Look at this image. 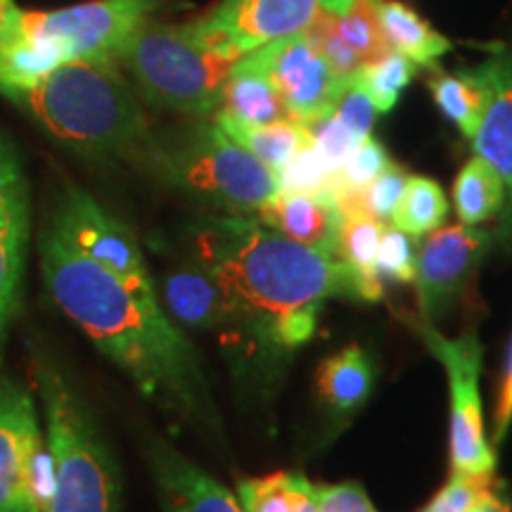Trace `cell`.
<instances>
[{
    "mask_svg": "<svg viewBox=\"0 0 512 512\" xmlns=\"http://www.w3.org/2000/svg\"><path fill=\"white\" fill-rule=\"evenodd\" d=\"M486 86V107L472 138L475 152L484 157L505 183V207L501 211V240L512 249V53L491 55L477 67Z\"/></svg>",
    "mask_w": 512,
    "mask_h": 512,
    "instance_id": "obj_14",
    "label": "cell"
},
{
    "mask_svg": "<svg viewBox=\"0 0 512 512\" xmlns=\"http://www.w3.org/2000/svg\"><path fill=\"white\" fill-rule=\"evenodd\" d=\"M48 498L50 456L34 399L17 384H0V512H43Z\"/></svg>",
    "mask_w": 512,
    "mask_h": 512,
    "instance_id": "obj_8",
    "label": "cell"
},
{
    "mask_svg": "<svg viewBox=\"0 0 512 512\" xmlns=\"http://www.w3.org/2000/svg\"><path fill=\"white\" fill-rule=\"evenodd\" d=\"M240 55L200 34L195 22L159 24L147 19L119 60L152 105L192 117L216 114L223 86Z\"/></svg>",
    "mask_w": 512,
    "mask_h": 512,
    "instance_id": "obj_4",
    "label": "cell"
},
{
    "mask_svg": "<svg viewBox=\"0 0 512 512\" xmlns=\"http://www.w3.org/2000/svg\"><path fill=\"white\" fill-rule=\"evenodd\" d=\"M318 512H377L366 491L358 484H320L313 486Z\"/></svg>",
    "mask_w": 512,
    "mask_h": 512,
    "instance_id": "obj_40",
    "label": "cell"
},
{
    "mask_svg": "<svg viewBox=\"0 0 512 512\" xmlns=\"http://www.w3.org/2000/svg\"><path fill=\"white\" fill-rule=\"evenodd\" d=\"M446 216L448 200L444 188L434 178L408 176L392 214V226L413 238H425L427 233L444 226Z\"/></svg>",
    "mask_w": 512,
    "mask_h": 512,
    "instance_id": "obj_24",
    "label": "cell"
},
{
    "mask_svg": "<svg viewBox=\"0 0 512 512\" xmlns=\"http://www.w3.org/2000/svg\"><path fill=\"white\" fill-rule=\"evenodd\" d=\"M384 223L370 214H344L339 216L337 256L351 271L368 280L377 278V247H380Z\"/></svg>",
    "mask_w": 512,
    "mask_h": 512,
    "instance_id": "obj_27",
    "label": "cell"
},
{
    "mask_svg": "<svg viewBox=\"0 0 512 512\" xmlns=\"http://www.w3.org/2000/svg\"><path fill=\"white\" fill-rule=\"evenodd\" d=\"M354 0H221L195 27L209 43L235 55L302 34L320 15H344Z\"/></svg>",
    "mask_w": 512,
    "mask_h": 512,
    "instance_id": "obj_10",
    "label": "cell"
},
{
    "mask_svg": "<svg viewBox=\"0 0 512 512\" xmlns=\"http://www.w3.org/2000/svg\"><path fill=\"white\" fill-rule=\"evenodd\" d=\"M335 29L363 64L392 53L377 22V0H354L344 15L335 17Z\"/></svg>",
    "mask_w": 512,
    "mask_h": 512,
    "instance_id": "obj_30",
    "label": "cell"
},
{
    "mask_svg": "<svg viewBox=\"0 0 512 512\" xmlns=\"http://www.w3.org/2000/svg\"><path fill=\"white\" fill-rule=\"evenodd\" d=\"M235 143L264 162L268 169L278 174V169L290 159L299 147L309 143V133L297 119L273 121L266 126H230L219 124Z\"/></svg>",
    "mask_w": 512,
    "mask_h": 512,
    "instance_id": "obj_25",
    "label": "cell"
},
{
    "mask_svg": "<svg viewBox=\"0 0 512 512\" xmlns=\"http://www.w3.org/2000/svg\"><path fill=\"white\" fill-rule=\"evenodd\" d=\"M24 245H27V219L0 226V342L17 309L24 271Z\"/></svg>",
    "mask_w": 512,
    "mask_h": 512,
    "instance_id": "obj_29",
    "label": "cell"
},
{
    "mask_svg": "<svg viewBox=\"0 0 512 512\" xmlns=\"http://www.w3.org/2000/svg\"><path fill=\"white\" fill-rule=\"evenodd\" d=\"M453 207L465 226H482L501 216L505 207V183L484 157L475 155L458 171L453 181Z\"/></svg>",
    "mask_w": 512,
    "mask_h": 512,
    "instance_id": "obj_22",
    "label": "cell"
},
{
    "mask_svg": "<svg viewBox=\"0 0 512 512\" xmlns=\"http://www.w3.org/2000/svg\"><path fill=\"white\" fill-rule=\"evenodd\" d=\"M470 512H512L510 498L503 494V486L498 479H494V482L477 496V501L472 503Z\"/></svg>",
    "mask_w": 512,
    "mask_h": 512,
    "instance_id": "obj_42",
    "label": "cell"
},
{
    "mask_svg": "<svg viewBox=\"0 0 512 512\" xmlns=\"http://www.w3.org/2000/svg\"><path fill=\"white\" fill-rule=\"evenodd\" d=\"M309 489V479L297 472H275L242 482L240 503L245 512H299Z\"/></svg>",
    "mask_w": 512,
    "mask_h": 512,
    "instance_id": "obj_28",
    "label": "cell"
},
{
    "mask_svg": "<svg viewBox=\"0 0 512 512\" xmlns=\"http://www.w3.org/2000/svg\"><path fill=\"white\" fill-rule=\"evenodd\" d=\"M195 249V259L226 285L261 337L280 316L320 311L328 299H382L380 280L361 278L339 256L299 245L256 216L207 219L197 228Z\"/></svg>",
    "mask_w": 512,
    "mask_h": 512,
    "instance_id": "obj_2",
    "label": "cell"
},
{
    "mask_svg": "<svg viewBox=\"0 0 512 512\" xmlns=\"http://www.w3.org/2000/svg\"><path fill=\"white\" fill-rule=\"evenodd\" d=\"M389 162L392 159H389L380 140H375L373 136L363 138L356 150L351 152V157L344 162L342 169L330 174L328 192L332 197L349 195V192H363L387 169Z\"/></svg>",
    "mask_w": 512,
    "mask_h": 512,
    "instance_id": "obj_31",
    "label": "cell"
},
{
    "mask_svg": "<svg viewBox=\"0 0 512 512\" xmlns=\"http://www.w3.org/2000/svg\"><path fill=\"white\" fill-rule=\"evenodd\" d=\"M155 5L157 0H91L50 12L19 10V24L31 34L67 41L74 60L117 62Z\"/></svg>",
    "mask_w": 512,
    "mask_h": 512,
    "instance_id": "obj_9",
    "label": "cell"
},
{
    "mask_svg": "<svg viewBox=\"0 0 512 512\" xmlns=\"http://www.w3.org/2000/svg\"><path fill=\"white\" fill-rule=\"evenodd\" d=\"M375 384V366L358 344L344 347L320 363L316 389L320 401L335 415H351L368 401Z\"/></svg>",
    "mask_w": 512,
    "mask_h": 512,
    "instance_id": "obj_20",
    "label": "cell"
},
{
    "mask_svg": "<svg viewBox=\"0 0 512 512\" xmlns=\"http://www.w3.org/2000/svg\"><path fill=\"white\" fill-rule=\"evenodd\" d=\"M335 114L361 140L370 136V131H373L375 119H377V110H375L373 100H370L368 95L361 91V88L354 86V83H347V88H344L342 95H339V100L335 105Z\"/></svg>",
    "mask_w": 512,
    "mask_h": 512,
    "instance_id": "obj_39",
    "label": "cell"
},
{
    "mask_svg": "<svg viewBox=\"0 0 512 512\" xmlns=\"http://www.w3.org/2000/svg\"><path fill=\"white\" fill-rule=\"evenodd\" d=\"M48 422L50 498L43 512H119V475L86 411L60 373L38 375Z\"/></svg>",
    "mask_w": 512,
    "mask_h": 512,
    "instance_id": "obj_5",
    "label": "cell"
},
{
    "mask_svg": "<svg viewBox=\"0 0 512 512\" xmlns=\"http://www.w3.org/2000/svg\"><path fill=\"white\" fill-rule=\"evenodd\" d=\"M74 53L67 41L55 36L31 34L22 29L19 15L10 34L0 41V93L10 95L29 91L53 74L64 62H72Z\"/></svg>",
    "mask_w": 512,
    "mask_h": 512,
    "instance_id": "obj_18",
    "label": "cell"
},
{
    "mask_svg": "<svg viewBox=\"0 0 512 512\" xmlns=\"http://www.w3.org/2000/svg\"><path fill=\"white\" fill-rule=\"evenodd\" d=\"M313 41V46L320 50V55L330 62V67L335 69L339 79L349 81L358 69L363 67V62L358 60L354 50L342 41V36L335 29V15H320L309 29L302 31Z\"/></svg>",
    "mask_w": 512,
    "mask_h": 512,
    "instance_id": "obj_36",
    "label": "cell"
},
{
    "mask_svg": "<svg viewBox=\"0 0 512 512\" xmlns=\"http://www.w3.org/2000/svg\"><path fill=\"white\" fill-rule=\"evenodd\" d=\"M432 100L439 112L463 133L465 138H475L479 121L486 107V86L477 67L463 69L456 74H434L430 81Z\"/></svg>",
    "mask_w": 512,
    "mask_h": 512,
    "instance_id": "obj_23",
    "label": "cell"
},
{
    "mask_svg": "<svg viewBox=\"0 0 512 512\" xmlns=\"http://www.w3.org/2000/svg\"><path fill=\"white\" fill-rule=\"evenodd\" d=\"M17 219H27V190L17 150L0 136V226Z\"/></svg>",
    "mask_w": 512,
    "mask_h": 512,
    "instance_id": "obj_35",
    "label": "cell"
},
{
    "mask_svg": "<svg viewBox=\"0 0 512 512\" xmlns=\"http://www.w3.org/2000/svg\"><path fill=\"white\" fill-rule=\"evenodd\" d=\"M406 181H408L406 169L399 164L389 162L387 169H384L382 174L361 192L363 209H366L368 214L377 221H382V223L392 221V214H394L396 204H399L403 188H406Z\"/></svg>",
    "mask_w": 512,
    "mask_h": 512,
    "instance_id": "obj_37",
    "label": "cell"
},
{
    "mask_svg": "<svg viewBox=\"0 0 512 512\" xmlns=\"http://www.w3.org/2000/svg\"><path fill=\"white\" fill-rule=\"evenodd\" d=\"M152 465L166 512H245L240 498L171 446H155Z\"/></svg>",
    "mask_w": 512,
    "mask_h": 512,
    "instance_id": "obj_17",
    "label": "cell"
},
{
    "mask_svg": "<svg viewBox=\"0 0 512 512\" xmlns=\"http://www.w3.org/2000/svg\"><path fill=\"white\" fill-rule=\"evenodd\" d=\"M512 425V339L508 354H505V368L501 380V392H498L496 401V415H494V441L501 444Z\"/></svg>",
    "mask_w": 512,
    "mask_h": 512,
    "instance_id": "obj_41",
    "label": "cell"
},
{
    "mask_svg": "<svg viewBox=\"0 0 512 512\" xmlns=\"http://www.w3.org/2000/svg\"><path fill=\"white\" fill-rule=\"evenodd\" d=\"M164 304L181 325L195 330L235 328L247 323L245 313L226 285L202 261L181 266L164 278Z\"/></svg>",
    "mask_w": 512,
    "mask_h": 512,
    "instance_id": "obj_15",
    "label": "cell"
},
{
    "mask_svg": "<svg viewBox=\"0 0 512 512\" xmlns=\"http://www.w3.org/2000/svg\"><path fill=\"white\" fill-rule=\"evenodd\" d=\"M19 10L15 8L12 0H0V41L10 34V29L15 27Z\"/></svg>",
    "mask_w": 512,
    "mask_h": 512,
    "instance_id": "obj_43",
    "label": "cell"
},
{
    "mask_svg": "<svg viewBox=\"0 0 512 512\" xmlns=\"http://www.w3.org/2000/svg\"><path fill=\"white\" fill-rule=\"evenodd\" d=\"M283 119H292V114L278 88L264 74L242 67L238 60L223 86L219 110L214 114L216 124L266 126Z\"/></svg>",
    "mask_w": 512,
    "mask_h": 512,
    "instance_id": "obj_19",
    "label": "cell"
},
{
    "mask_svg": "<svg viewBox=\"0 0 512 512\" xmlns=\"http://www.w3.org/2000/svg\"><path fill=\"white\" fill-rule=\"evenodd\" d=\"M425 347L444 366L451 392V470L460 475H494L496 451L484 430L479 375L484 349L475 332L463 337H446L434 330L432 320L408 318Z\"/></svg>",
    "mask_w": 512,
    "mask_h": 512,
    "instance_id": "obj_7",
    "label": "cell"
},
{
    "mask_svg": "<svg viewBox=\"0 0 512 512\" xmlns=\"http://www.w3.org/2000/svg\"><path fill=\"white\" fill-rule=\"evenodd\" d=\"M330 169L320 157L316 145L309 143L299 147L294 155L278 169L280 192H299V195H318L328 190Z\"/></svg>",
    "mask_w": 512,
    "mask_h": 512,
    "instance_id": "obj_32",
    "label": "cell"
},
{
    "mask_svg": "<svg viewBox=\"0 0 512 512\" xmlns=\"http://www.w3.org/2000/svg\"><path fill=\"white\" fill-rule=\"evenodd\" d=\"M377 22L389 48L408 57L415 67H434L453 48L444 34L401 0H377Z\"/></svg>",
    "mask_w": 512,
    "mask_h": 512,
    "instance_id": "obj_21",
    "label": "cell"
},
{
    "mask_svg": "<svg viewBox=\"0 0 512 512\" xmlns=\"http://www.w3.org/2000/svg\"><path fill=\"white\" fill-rule=\"evenodd\" d=\"M494 479V475H460V472H453L444 489L427 503V508L422 512H470L477 496Z\"/></svg>",
    "mask_w": 512,
    "mask_h": 512,
    "instance_id": "obj_38",
    "label": "cell"
},
{
    "mask_svg": "<svg viewBox=\"0 0 512 512\" xmlns=\"http://www.w3.org/2000/svg\"><path fill=\"white\" fill-rule=\"evenodd\" d=\"M256 219L299 245L337 256L339 209L328 190L318 195L278 192L261 204Z\"/></svg>",
    "mask_w": 512,
    "mask_h": 512,
    "instance_id": "obj_16",
    "label": "cell"
},
{
    "mask_svg": "<svg viewBox=\"0 0 512 512\" xmlns=\"http://www.w3.org/2000/svg\"><path fill=\"white\" fill-rule=\"evenodd\" d=\"M377 278L394 280V283H413L418 273V245L413 235L399 228H384L380 247H377Z\"/></svg>",
    "mask_w": 512,
    "mask_h": 512,
    "instance_id": "obj_34",
    "label": "cell"
},
{
    "mask_svg": "<svg viewBox=\"0 0 512 512\" xmlns=\"http://www.w3.org/2000/svg\"><path fill=\"white\" fill-rule=\"evenodd\" d=\"M159 169L176 188L233 216H252L278 195V174L216 124L195 126L159 155Z\"/></svg>",
    "mask_w": 512,
    "mask_h": 512,
    "instance_id": "obj_6",
    "label": "cell"
},
{
    "mask_svg": "<svg viewBox=\"0 0 512 512\" xmlns=\"http://www.w3.org/2000/svg\"><path fill=\"white\" fill-rule=\"evenodd\" d=\"M50 230H55L76 252L107 268L124 283L133 285L136 290L155 292L143 252L131 230L112 214H107L86 190H67L55 211Z\"/></svg>",
    "mask_w": 512,
    "mask_h": 512,
    "instance_id": "obj_12",
    "label": "cell"
},
{
    "mask_svg": "<svg viewBox=\"0 0 512 512\" xmlns=\"http://www.w3.org/2000/svg\"><path fill=\"white\" fill-rule=\"evenodd\" d=\"M43 278L64 316L124 368L152 399L192 411L202 389L190 342L171 323L157 292L136 290L76 252L55 230L43 235Z\"/></svg>",
    "mask_w": 512,
    "mask_h": 512,
    "instance_id": "obj_1",
    "label": "cell"
},
{
    "mask_svg": "<svg viewBox=\"0 0 512 512\" xmlns=\"http://www.w3.org/2000/svg\"><path fill=\"white\" fill-rule=\"evenodd\" d=\"M304 128L306 133H309L311 143L316 145V150L320 152V157L328 164L330 174L342 169L344 162L351 157V152H354L358 143H361V138L337 117L335 110L311 119L309 124H304Z\"/></svg>",
    "mask_w": 512,
    "mask_h": 512,
    "instance_id": "obj_33",
    "label": "cell"
},
{
    "mask_svg": "<svg viewBox=\"0 0 512 512\" xmlns=\"http://www.w3.org/2000/svg\"><path fill=\"white\" fill-rule=\"evenodd\" d=\"M240 64L261 72L278 88L292 119H297L299 124H309L320 114L335 110L339 95L347 88V81L339 79L306 34L266 43L242 55Z\"/></svg>",
    "mask_w": 512,
    "mask_h": 512,
    "instance_id": "obj_11",
    "label": "cell"
},
{
    "mask_svg": "<svg viewBox=\"0 0 512 512\" xmlns=\"http://www.w3.org/2000/svg\"><path fill=\"white\" fill-rule=\"evenodd\" d=\"M10 98L57 143L86 155L138 150L150 133L143 107L114 62H64L38 86Z\"/></svg>",
    "mask_w": 512,
    "mask_h": 512,
    "instance_id": "obj_3",
    "label": "cell"
},
{
    "mask_svg": "<svg viewBox=\"0 0 512 512\" xmlns=\"http://www.w3.org/2000/svg\"><path fill=\"white\" fill-rule=\"evenodd\" d=\"M415 64L401 53H387L380 60L363 64L347 83L361 88L373 100L377 114L392 112L401 93L411 86Z\"/></svg>",
    "mask_w": 512,
    "mask_h": 512,
    "instance_id": "obj_26",
    "label": "cell"
},
{
    "mask_svg": "<svg viewBox=\"0 0 512 512\" xmlns=\"http://www.w3.org/2000/svg\"><path fill=\"white\" fill-rule=\"evenodd\" d=\"M491 230L465 226H444L422 240L418 252V309L425 320L444 313L467 290L479 264L491 247Z\"/></svg>",
    "mask_w": 512,
    "mask_h": 512,
    "instance_id": "obj_13",
    "label": "cell"
}]
</instances>
